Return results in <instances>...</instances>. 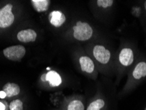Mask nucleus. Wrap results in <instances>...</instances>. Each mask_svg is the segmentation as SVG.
<instances>
[{
  "instance_id": "obj_1",
  "label": "nucleus",
  "mask_w": 146,
  "mask_h": 110,
  "mask_svg": "<svg viewBox=\"0 0 146 110\" xmlns=\"http://www.w3.org/2000/svg\"><path fill=\"white\" fill-rule=\"evenodd\" d=\"M73 36L75 39L80 41H86L91 38L93 34V29L86 23L78 21L73 27Z\"/></svg>"
},
{
  "instance_id": "obj_2",
  "label": "nucleus",
  "mask_w": 146,
  "mask_h": 110,
  "mask_svg": "<svg viewBox=\"0 0 146 110\" xmlns=\"http://www.w3.org/2000/svg\"><path fill=\"white\" fill-rule=\"evenodd\" d=\"M26 54V49L21 45H16L5 48L3 55L11 61H21Z\"/></svg>"
},
{
  "instance_id": "obj_3",
  "label": "nucleus",
  "mask_w": 146,
  "mask_h": 110,
  "mask_svg": "<svg viewBox=\"0 0 146 110\" xmlns=\"http://www.w3.org/2000/svg\"><path fill=\"white\" fill-rule=\"evenodd\" d=\"M13 5L8 3L0 9V28L5 29L10 27L14 22L15 17L12 13Z\"/></svg>"
},
{
  "instance_id": "obj_4",
  "label": "nucleus",
  "mask_w": 146,
  "mask_h": 110,
  "mask_svg": "<svg viewBox=\"0 0 146 110\" xmlns=\"http://www.w3.org/2000/svg\"><path fill=\"white\" fill-rule=\"evenodd\" d=\"M94 55L96 60L102 64H107L111 58L110 51L106 49L104 46L97 45L94 47Z\"/></svg>"
},
{
  "instance_id": "obj_5",
  "label": "nucleus",
  "mask_w": 146,
  "mask_h": 110,
  "mask_svg": "<svg viewBox=\"0 0 146 110\" xmlns=\"http://www.w3.org/2000/svg\"><path fill=\"white\" fill-rule=\"evenodd\" d=\"M49 23L55 27H60L65 23L66 21L65 15L62 12L54 11L49 15Z\"/></svg>"
},
{
  "instance_id": "obj_6",
  "label": "nucleus",
  "mask_w": 146,
  "mask_h": 110,
  "mask_svg": "<svg viewBox=\"0 0 146 110\" xmlns=\"http://www.w3.org/2000/svg\"><path fill=\"white\" fill-rule=\"evenodd\" d=\"M36 37H37V34L34 30L32 29L23 30L17 34V39L20 42L24 43L34 42Z\"/></svg>"
},
{
  "instance_id": "obj_7",
  "label": "nucleus",
  "mask_w": 146,
  "mask_h": 110,
  "mask_svg": "<svg viewBox=\"0 0 146 110\" xmlns=\"http://www.w3.org/2000/svg\"><path fill=\"white\" fill-rule=\"evenodd\" d=\"M119 61L122 65L129 66L134 61V53L130 48L122 49L119 54Z\"/></svg>"
},
{
  "instance_id": "obj_8",
  "label": "nucleus",
  "mask_w": 146,
  "mask_h": 110,
  "mask_svg": "<svg viewBox=\"0 0 146 110\" xmlns=\"http://www.w3.org/2000/svg\"><path fill=\"white\" fill-rule=\"evenodd\" d=\"M46 81H48L49 85L52 87L59 86L62 83V79L59 74L54 71H49L46 74Z\"/></svg>"
},
{
  "instance_id": "obj_9",
  "label": "nucleus",
  "mask_w": 146,
  "mask_h": 110,
  "mask_svg": "<svg viewBox=\"0 0 146 110\" xmlns=\"http://www.w3.org/2000/svg\"><path fill=\"white\" fill-rule=\"evenodd\" d=\"M82 71L88 73H91L94 71L95 65L92 60L87 56H82L79 59Z\"/></svg>"
},
{
  "instance_id": "obj_10",
  "label": "nucleus",
  "mask_w": 146,
  "mask_h": 110,
  "mask_svg": "<svg viewBox=\"0 0 146 110\" xmlns=\"http://www.w3.org/2000/svg\"><path fill=\"white\" fill-rule=\"evenodd\" d=\"M3 91L5 92L7 97L11 98L19 95L21 92V89L19 86L17 84L7 83L3 86Z\"/></svg>"
},
{
  "instance_id": "obj_11",
  "label": "nucleus",
  "mask_w": 146,
  "mask_h": 110,
  "mask_svg": "<svg viewBox=\"0 0 146 110\" xmlns=\"http://www.w3.org/2000/svg\"><path fill=\"white\" fill-rule=\"evenodd\" d=\"M132 75L136 80H139L146 77V63L145 62H139L133 71Z\"/></svg>"
},
{
  "instance_id": "obj_12",
  "label": "nucleus",
  "mask_w": 146,
  "mask_h": 110,
  "mask_svg": "<svg viewBox=\"0 0 146 110\" xmlns=\"http://www.w3.org/2000/svg\"><path fill=\"white\" fill-rule=\"evenodd\" d=\"M31 3L34 9L40 13L48 10L50 1L48 0H32Z\"/></svg>"
},
{
  "instance_id": "obj_13",
  "label": "nucleus",
  "mask_w": 146,
  "mask_h": 110,
  "mask_svg": "<svg viewBox=\"0 0 146 110\" xmlns=\"http://www.w3.org/2000/svg\"><path fill=\"white\" fill-rule=\"evenodd\" d=\"M105 101L102 99H98L92 102L88 107L87 110H101L105 106Z\"/></svg>"
},
{
  "instance_id": "obj_14",
  "label": "nucleus",
  "mask_w": 146,
  "mask_h": 110,
  "mask_svg": "<svg viewBox=\"0 0 146 110\" xmlns=\"http://www.w3.org/2000/svg\"><path fill=\"white\" fill-rule=\"evenodd\" d=\"M67 110H84V105L80 100H73L68 103Z\"/></svg>"
},
{
  "instance_id": "obj_15",
  "label": "nucleus",
  "mask_w": 146,
  "mask_h": 110,
  "mask_svg": "<svg viewBox=\"0 0 146 110\" xmlns=\"http://www.w3.org/2000/svg\"><path fill=\"white\" fill-rule=\"evenodd\" d=\"M10 110H23V103L22 101L17 99L13 100L9 104Z\"/></svg>"
},
{
  "instance_id": "obj_16",
  "label": "nucleus",
  "mask_w": 146,
  "mask_h": 110,
  "mask_svg": "<svg viewBox=\"0 0 146 110\" xmlns=\"http://www.w3.org/2000/svg\"><path fill=\"white\" fill-rule=\"evenodd\" d=\"M113 0H98L97 1L98 5L103 8H107L112 6L113 4Z\"/></svg>"
},
{
  "instance_id": "obj_17",
  "label": "nucleus",
  "mask_w": 146,
  "mask_h": 110,
  "mask_svg": "<svg viewBox=\"0 0 146 110\" xmlns=\"http://www.w3.org/2000/svg\"><path fill=\"white\" fill-rule=\"evenodd\" d=\"M7 97V96H6V94L5 93V92L3 91H0V98L1 99H4L5 98H6Z\"/></svg>"
},
{
  "instance_id": "obj_18",
  "label": "nucleus",
  "mask_w": 146,
  "mask_h": 110,
  "mask_svg": "<svg viewBox=\"0 0 146 110\" xmlns=\"http://www.w3.org/2000/svg\"><path fill=\"white\" fill-rule=\"evenodd\" d=\"M6 106L2 102H0V110H5Z\"/></svg>"
},
{
  "instance_id": "obj_19",
  "label": "nucleus",
  "mask_w": 146,
  "mask_h": 110,
  "mask_svg": "<svg viewBox=\"0 0 146 110\" xmlns=\"http://www.w3.org/2000/svg\"><path fill=\"white\" fill-rule=\"evenodd\" d=\"M42 80L43 81H46V74H44L43 76L42 77Z\"/></svg>"
},
{
  "instance_id": "obj_20",
  "label": "nucleus",
  "mask_w": 146,
  "mask_h": 110,
  "mask_svg": "<svg viewBox=\"0 0 146 110\" xmlns=\"http://www.w3.org/2000/svg\"><path fill=\"white\" fill-rule=\"evenodd\" d=\"M144 7H145V9L146 11V1H145V3H144Z\"/></svg>"
},
{
  "instance_id": "obj_21",
  "label": "nucleus",
  "mask_w": 146,
  "mask_h": 110,
  "mask_svg": "<svg viewBox=\"0 0 146 110\" xmlns=\"http://www.w3.org/2000/svg\"><path fill=\"white\" fill-rule=\"evenodd\" d=\"M47 70H50V68H49V67H48V68H47Z\"/></svg>"
},
{
  "instance_id": "obj_22",
  "label": "nucleus",
  "mask_w": 146,
  "mask_h": 110,
  "mask_svg": "<svg viewBox=\"0 0 146 110\" xmlns=\"http://www.w3.org/2000/svg\"><path fill=\"white\" fill-rule=\"evenodd\" d=\"M145 110H146V107H145Z\"/></svg>"
}]
</instances>
